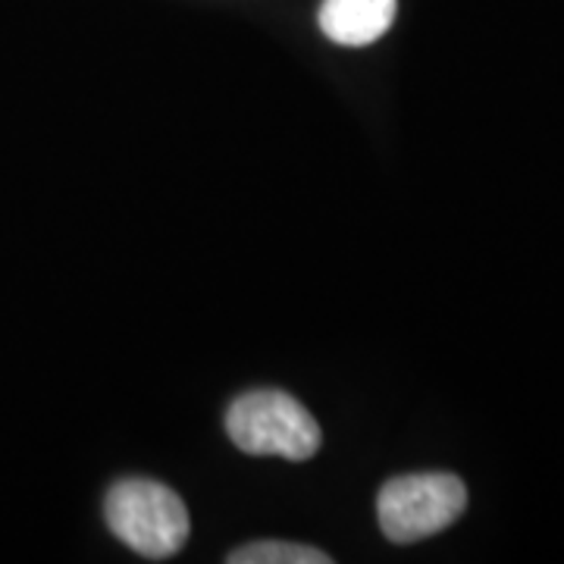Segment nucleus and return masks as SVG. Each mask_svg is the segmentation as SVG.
Here are the masks:
<instances>
[{
	"instance_id": "4",
	"label": "nucleus",
	"mask_w": 564,
	"mask_h": 564,
	"mask_svg": "<svg viewBox=\"0 0 564 564\" xmlns=\"http://www.w3.org/2000/svg\"><path fill=\"white\" fill-rule=\"evenodd\" d=\"M395 10V0H323L321 29L343 47H367L389 32Z\"/></svg>"
},
{
	"instance_id": "3",
	"label": "nucleus",
	"mask_w": 564,
	"mask_h": 564,
	"mask_svg": "<svg viewBox=\"0 0 564 564\" xmlns=\"http://www.w3.org/2000/svg\"><path fill=\"white\" fill-rule=\"evenodd\" d=\"M467 508V489L455 474H408L380 489L377 518L392 543H417L443 533Z\"/></svg>"
},
{
	"instance_id": "2",
	"label": "nucleus",
	"mask_w": 564,
	"mask_h": 564,
	"mask_svg": "<svg viewBox=\"0 0 564 564\" xmlns=\"http://www.w3.org/2000/svg\"><path fill=\"white\" fill-rule=\"evenodd\" d=\"M226 433L248 455H276L285 462H307L323 443L314 414L280 389L239 395L226 411Z\"/></svg>"
},
{
	"instance_id": "5",
	"label": "nucleus",
	"mask_w": 564,
	"mask_h": 564,
	"mask_svg": "<svg viewBox=\"0 0 564 564\" xmlns=\"http://www.w3.org/2000/svg\"><path fill=\"white\" fill-rule=\"evenodd\" d=\"M229 564H329L333 558L314 549V545H299V543H276V540H267V543H251L236 549L226 555Z\"/></svg>"
},
{
	"instance_id": "1",
	"label": "nucleus",
	"mask_w": 564,
	"mask_h": 564,
	"mask_svg": "<svg viewBox=\"0 0 564 564\" xmlns=\"http://www.w3.org/2000/svg\"><path fill=\"white\" fill-rule=\"evenodd\" d=\"M104 518L113 536L141 558L161 562L176 555L188 540V508L170 486L158 480H120L107 492Z\"/></svg>"
}]
</instances>
